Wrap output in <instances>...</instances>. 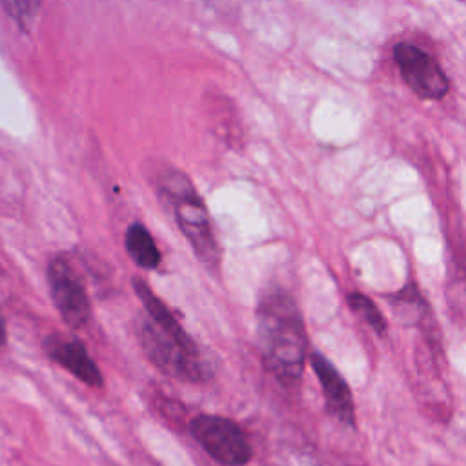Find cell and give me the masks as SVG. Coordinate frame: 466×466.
<instances>
[{
	"mask_svg": "<svg viewBox=\"0 0 466 466\" xmlns=\"http://www.w3.org/2000/svg\"><path fill=\"white\" fill-rule=\"evenodd\" d=\"M257 331L266 368L284 384L304 368L306 331L295 300L282 289L266 291L257 304Z\"/></svg>",
	"mask_w": 466,
	"mask_h": 466,
	"instance_id": "6da1fadb",
	"label": "cell"
},
{
	"mask_svg": "<svg viewBox=\"0 0 466 466\" xmlns=\"http://www.w3.org/2000/svg\"><path fill=\"white\" fill-rule=\"evenodd\" d=\"M158 193L173 208L178 229L189 242L195 257L209 273H218L222 249L215 237L209 211L191 180L177 169H167L160 175Z\"/></svg>",
	"mask_w": 466,
	"mask_h": 466,
	"instance_id": "7a4b0ae2",
	"label": "cell"
},
{
	"mask_svg": "<svg viewBox=\"0 0 466 466\" xmlns=\"http://www.w3.org/2000/svg\"><path fill=\"white\" fill-rule=\"evenodd\" d=\"M138 344L147 360L162 373L184 382H206L209 371L198 350H189L164 333L147 315L138 319Z\"/></svg>",
	"mask_w": 466,
	"mask_h": 466,
	"instance_id": "3957f363",
	"label": "cell"
},
{
	"mask_svg": "<svg viewBox=\"0 0 466 466\" xmlns=\"http://www.w3.org/2000/svg\"><path fill=\"white\" fill-rule=\"evenodd\" d=\"M191 437L224 466H244L253 457V446L246 431L222 415L202 413L189 420Z\"/></svg>",
	"mask_w": 466,
	"mask_h": 466,
	"instance_id": "277c9868",
	"label": "cell"
},
{
	"mask_svg": "<svg viewBox=\"0 0 466 466\" xmlns=\"http://www.w3.org/2000/svg\"><path fill=\"white\" fill-rule=\"evenodd\" d=\"M47 284L51 300L62 320L73 329L86 328L91 319V300L82 279L64 255L49 258Z\"/></svg>",
	"mask_w": 466,
	"mask_h": 466,
	"instance_id": "5b68a950",
	"label": "cell"
},
{
	"mask_svg": "<svg viewBox=\"0 0 466 466\" xmlns=\"http://www.w3.org/2000/svg\"><path fill=\"white\" fill-rule=\"evenodd\" d=\"M393 62L404 84L422 100H441L450 91V78L441 64L424 49L410 42L393 47Z\"/></svg>",
	"mask_w": 466,
	"mask_h": 466,
	"instance_id": "8992f818",
	"label": "cell"
},
{
	"mask_svg": "<svg viewBox=\"0 0 466 466\" xmlns=\"http://www.w3.org/2000/svg\"><path fill=\"white\" fill-rule=\"evenodd\" d=\"M42 348L53 362L67 370L75 379L82 380L84 384L91 388H100L104 384L100 368L96 366V362L91 359L86 346L78 339L53 333L44 339Z\"/></svg>",
	"mask_w": 466,
	"mask_h": 466,
	"instance_id": "52a82bcc",
	"label": "cell"
},
{
	"mask_svg": "<svg viewBox=\"0 0 466 466\" xmlns=\"http://www.w3.org/2000/svg\"><path fill=\"white\" fill-rule=\"evenodd\" d=\"M311 368L320 382L328 410L344 424L355 422V410L351 391L344 380V377L337 371V368L320 353L311 355Z\"/></svg>",
	"mask_w": 466,
	"mask_h": 466,
	"instance_id": "ba28073f",
	"label": "cell"
},
{
	"mask_svg": "<svg viewBox=\"0 0 466 466\" xmlns=\"http://www.w3.org/2000/svg\"><path fill=\"white\" fill-rule=\"evenodd\" d=\"M131 286L137 293V297L140 299L146 315L169 337H173L177 342H180L182 346L189 348V350H198L195 340L187 335V331L182 328V324L178 322V319L175 317V313L167 308V304L147 286V282L140 277H133Z\"/></svg>",
	"mask_w": 466,
	"mask_h": 466,
	"instance_id": "9c48e42d",
	"label": "cell"
},
{
	"mask_svg": "<svg viewBox=\"0 0 466 466\" xmlns=\"http://www.w3.org/2000/svg\"><path fill=\"white\" fill-rule=\"evenodd\" d=\"M124 246L127 255L131 257V260L140 266L142 269H157L162 255L157 248V242L153 240L149 229L140 224V222H133L127 226L126 235H124Z\"/></svg>",
	"mask_w": 466,
	"mask_h": 466,
	"instance_id": "30bf717a",
	"label": "cell"
},
{
	"mask_svg": "<svg viewBox=\"0 0 466 466\" xmlns=\"http://www.w3.org/2000/svg\"><path fill=\"white\" fill-rule=\"evenodd\" d=\"M348 304L373 331L377 333L386 331V320L370 297H366L364 293H351L348 295Z\"/></svg>",
	"mask_w": 466,
	"mask_h": 466,
	"instance_id": "8fae6325",
	"label": "cell"
},
{
	"mask_svg": "<svg viewBox=\"0 0 466 466\" xmlns=\"http://www.w3.org/2000/svg\"><path fill=\"white\" fill-rule=\"evenodd\" d=\"M0 7L20 29H27L40 11V0H0Z\"/></svg>",
	"mask_w": 466,
	"mask_h": 466,
	"instance_id": "7c38bea8",
	"label": "cell"
},
{
	"mask_svg": "<svg viewBox=\"0 0 466 466\" xmlns=\"http://www.w3.org/2000/svg\"><path fill=\"white\" fill-rule=\"evenodd\" d=\"M7 342V326H5V319L0 313V348H4Z\"/></svg>",
	"mask_w": 466,
	"mask_h": 466,
	"instance_id": "4fadbf2b",
	"label": "cell"
}]
</instances>
